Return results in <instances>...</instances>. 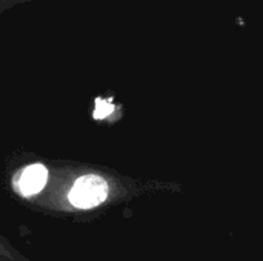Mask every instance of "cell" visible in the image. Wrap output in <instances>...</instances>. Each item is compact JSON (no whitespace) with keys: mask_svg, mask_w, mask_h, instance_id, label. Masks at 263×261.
<instances>
[{"mask_svg":"<svg viewBox=\"0 0 263 261\" xmlns=\"http://www.w3.org/2000/svg\"><path fill=\"white\" fill-rule=\"evenodd\" d=\"M106 195H108V185L102 177L85 175L74 183L69 192V202L76 208L89 209L103 203Z\"/></svg>","mask_w":263,"mask_h":261,"instance_id":"1","label":"cell"},{"mask_svg":"<svg viewBox=\"0 0 263 261\" xmlns=\"http://www.w3.org/2000/svg\"><path fill=\"white\" fill-rule=\"evenodd\" d=\"M48 180V171L43 165H31L25 168L17 180L18 192L25 197L40 192Z\"/></svg>","mask_w":263,"mask_h":261,"instance_id":"2","label":"cell"},{"mask_svg":"<svg viewBox=\"0 0 263 261\" xmlns=\"http://www.w3.org/2000/svg\"><path fill=\"white\" fill-rule=\"evenodd\" d=\"M114 106L111 103H108L106 100L97 98L96 102V111H94V118H105L112 112Z\"/></svg>","mask_w":263,"mask_h":261,"instance_id":"3","label":"cell"}]
</instances>
